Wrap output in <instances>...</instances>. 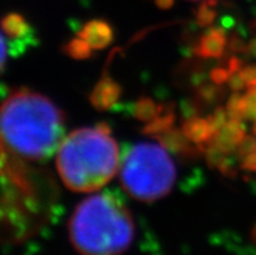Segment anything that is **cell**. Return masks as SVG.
Listing matches in <instances>:
<instances>
[{
	"mask_svg": "<svg viewBox=\"0 0 256 255\" xmlns=\"http://www.w3.org/2000/svg\"><path fill=\"white\" fill-rule=\"evenodd\" d=\"M64 116L48 98L24 89L0 106V142L29 160L50 158L62 141Z\"/></svg>",
	"mask_w": 256,
	"mask_h": 255,
	"instance_id": "cell-1",
	"label": "cell"
},
{
	"mask_svg": "<svg viewBox=\"0 0 256 255\" xmlns=\"http://www.w3.org/2000/svg\"><path fill=\"white\" fill-rule=\"evenodd\" d=\"M121 165L120 150L104 126L72 132L58 149V171L73 191L91 193L114 178Z\"/></svg>",
	"mask_w": 256,
	"mask_h": 255,
	"instance_id": "cell-2",
	"label": "cell"
},
{
	"mask_svg": "<svg viewBox=\"0 0 256 255\" xmlns=\"http://www.w3.org/2000/svg\"><path fill=\"white\" fill-rule=\"evenodd\" d=\"M69 236L84 254H118L133 241L134 223L126 207L116 198L96 194L76 208L69 221Z\"/></svg>",
	"mask_w": 256,
	"mask_h": 255,
	"instance_id": "cell-3",
	"label": "cell"
},
{
	"mask_svg": "<svg viewBox=\"0 0 256 255\" xmlns=\"http://www.w3.org/2000/svg\"><path fill=\"white\" fill-rule=\"evenodd\" d=\"M125 190L142 202L160 199L172 190L176 167L172 158L156 143H138L120 165Z\"/></svg>",
	"mask_w": 256,
	"mask_h": 255,
	"instance_id": "cell-4",
	"label": "cell"
},
{
	"mask_svg": "<svg viewBox=\"0 0 256 255\" xmlns=\"http://www.w3.org/2000/svg\"><path fill=\"white\" fill-rule=\"evenodd\" d=\"M244 168L247 171L255 172L256 174V126L254 132L244 143Z\"/></svg>",
	"mask_w": 256,
	"mask_h": 255,
	"instance_id": "cell-5",
	"label": "cell"
},
{
	"mask_svg": "<svg viewBox=\"0 0 256 255\" xmlns=\"http://www.w3.org/2000/svg\"><path fill=\"white\" fill-rule=\"evenodd\" d=\"M2 25H3V29L6 34L10 36H16L18 34L20 30L24 28L22 20L20 19L18 16H8L2 21Z\"/></svg>",
	"mask_w": 256,
	"mask_h": 255,
	"instance_id": "cell-6",
	"label": "cell"
},
{
	"mask_svg": "<svg viewBox=\"0 0 256 255\" xmlns=\"http://www.w3.org/2000/svg\"><path fill=\"white\" fill-rule=\"evenodd\" d=\"M6 60V41H4L3 34L0 33V72L4 69Z\"/></svg>",
	"mask_w": 256,
	"mask_h": 255,
	"instance_id": "cell-7",
	"label": "cell"
},
{
	"mask_svg": "<svg viewBox=\"0 0 256 255\" xmlns=\"http://www.w3.org/2000/svg\"><path fill=\"white\" fill-rule=\"evenodd\" d=\"M255 89H256V87H255ZM252 98H254V99H251V102H252V103H251V107L256 108V90H255V93L252 94Z\"/></svg>",
	"mask_w": 256,
	"mask_h": 255,
	"instance_id": "cell-8",
	"label": "cell"
}]
</instances>
